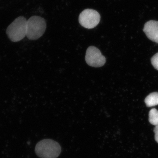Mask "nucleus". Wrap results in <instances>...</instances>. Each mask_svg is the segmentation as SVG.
Instances as JSON below:
<instances>
[{"mask_svg": "<svg viewBox=\"0 0 158 158\" xmlns=\"http://www.w3.org/2000/svg\"><path fill=\"white\" fill-rule=\"evenodd\" d=\"M35 152L41 158H56L60 155L61 148L56 141L44 139L40 141L35 147Z\"/></svg>", "mask_w": 158, "mask_h": 158, "instance_id": "f257e3e1", "label": "nucleus"}, {"mask_svg": "<svg viewBox=\"0 0 158 158\" xmlns=\"http://www.w3.org/2000/svg\"><path fill=\"white\" fill-rule=\"evenodd\" d=\"M46 28V23L44 19L40 16H32L27 20L26 36L29 40H36L43 35Z\"/></svg>", "mask_w": 158, "mask_h": 158, "instance_id": "f03ea898", "label": "nucleus"}, {"mask_svg": "<svg viewBox=\"0 0 158 158\" xmlns=\"http://www.w3.org/2000/svg\"><path fill=\"white\" fill-rule=\"evenodd\" d=\"M27 20L20 16L13 21L7 28L6 34L12 42H18L24 38L27 34Z\"/></svg>", "mask_w": 158, "mask_h": 158, "instance_id": "7ed1b4c3", "label": "nucleus"}, {"mask_svg": "<svg viewBox=\"0 0 158 158\" xmlns=\"http://www.w3.org/2000/svg\"><path fill=\"white\" fill-rule=\"evenodd\" d=\"M100 19V15L98 11L93 9H87L80 14L79 21L84 27L93 29L98 24Z\"/></svg>", "mask_w": 158, "mask_h": 158, "instance_id": "20e7f679", "label": "nucleus"}, {"mask_svg": "<svg viewBox=\"0 0 158 158\" xmlns=\"http://www.w3.org/2000/svg\"><path fill=\"white\" fill-rule=\"evenodd\" d=\"M85 61L90 66L100 67L105 65L106 59L98 48L94 46H90L86 51Z\"/></svg>", "mask_w": 158, "mask_h": 158, "instance_id": "39448f33", "label": "nucleus"}, {"mask_svg": "<svg viewBox=\"0 0 158 158\" xmlns=\"http://www.w3.org/2000/svg\"><path fill=\"white\" fill-rule=\"evenodd\" d=\"M143 31L148 39L158 43V21L150 20L148 22L144 25Z\"/></svg>", "mask_w": 158, "mask_h": 158, "instance_id": "423d86ee", "label": "nucleus"}, {"mask_svg": "<svg viewBox=\"0 0 158 158\" xmlns=\"http://www.w3.org/2000/svg\"><path fill=\"white\" fill-rule=\"evenodd\" d=\"M145 104L148 107L155 106L158 105V92L150 94L144 100Z\"/></svg>", "mask_w": 158, "mask_h": 158, "instance_id": "0eeeda50", "label": "nucleus"}, {"mask_svg": "<svg viewBox=\"0 0 158 158\" xmlns=\"http://www.w3.org/2000/svg\"><path fill=\"white\" fill-rule=\"evenodd\" d=\"M148 120L151 124L158 126V111L156 109H152L149 111Z\"/></svg>", "mask_w": 158, "mask_h": 158, "instance_id": "6e6552de", "label": "nucleus"}, {"mask_svg": "<svg viewBox=\"0 0 158 158\" xmlns=\"http://www.w3.org/2000/svg\"><path fill=\"white\" fill-rule=\"evenodd\" d=\"M151 61L153 67L158 70V52L152 58Z\"/></svg>", "mask_w": 158, "mask_h": 158, "instance_id": "1a4fd4ad", "label": "nucleus"}, {"mask_svg": "<svg viewBox=\"0 0 158 158\" xmlns=\"http://www.w3.org/2000/svg\"><path fill=\"white\" fill-rule=\"evenodd\" d=\"M154 132L155 133V139L156 141L158 143V126H156L155 127Z\"/></svg>", "mask_w": 158, "mask_h": 158, "instance_id": "9d476101", "label": "nucleus"}]
</instances>
